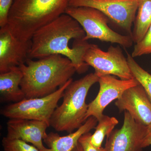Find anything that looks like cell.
Segmentation results:
<instances>
[{
	"instance_id": "obj_7",
	"label": "cell",
	"mask_w": 151,
	"mask_h": 151,
	"mask_svg": "<svg viewBox=\"0 0 151 151\" xmlns=\"http://www.w3.org/2000/svg\"><path fill=\"white\" fill-rule=\"evenodd\" d=\"M84 62L94 68V73L99 78L106 75H114L122 80L134 78L125 57L119 47L110 46L104 51L97 45L92 44L84 56Z\"/></svg>"
},
{
	"instance_id": "obj_16",
	"label": "cell",
	"mask_w": 151,
	"mask_h": 151,
	"mask_svg": "<svg viewBox=\"0 0 151 151\" xmlns=\"http://www.w3.org/2000/svg\"><path fill=\"white\" fill-rule=\"evenodd\" d=\"M134 23L131 37L133 42L137 43L144 37L151 25V0H138Z\"/></svg>"
},
{
	"instance_id": "obj_21",
	"label": "cell",
	"mask_w": 151,
	"mask_h": 151,
	"mask_svg": "<svg viewBox=\"0 0 151 151\" xmlns=\"http://www.w3.org/2000/svg\"><path fill=\"white\" fill-rule=\"evenodd\" d=\"M13 0H0V27L7 24L9 13Z\"/></svg>"
},
{
	"instance_id": "obj_5",
	"label": "cell",
	"mask_w": 151,
	"mask_h": 151,
	"mask_svg": "<svg viewBox=\"0 0 151 151\" xmlns=\"http://www.w3.org/2000/svg\"><path fill=\"white\" fill-rule=\"evenodd\" d=\"M65 14L78 22L86 35L83 40L96 39L102 41L119 44L125 47L132 46L131 36L123 35L114 31L108 25V17L100 11L87 7L68 6Z\"/></svg>"
},
{
	"instance_id": "obj_12",
	"label": "cell",
	"mask_w": 151,
	"mask_h": 151,
	"mask_svg": "<svg viewBox=\"0 0 151 151\" xmlns=\"http://www.w3.org/2000/svg\"><path fill=\"white\" fill-rule=\"evenodd\" d=\"M115 105L121 112H128L138 123L146 127L151 124V102L140 84L127 89Z\"/></svg>"
},
{
	"instance_id": "obj_13",
	"label": "cell",
	"mask_w": 151,
	"mask_h": 151,
	"mask_svg": "<svg viewBox=\"0 0 151 151\" xmlns=\"http://www.w3.org/2000/svg\"><path fill=\"white\" fill-rule=\"evenodd\" d=\"M50 126L49 124L43 121L9 119L7 122L6 137L30 143L40 151H43L47 148L44 146L43 141L47 136L46 130Z\"/></svg>"
},
{
	"instance_id": "obj_10",
	"label": "cell",
	"mask_w": 151,
	"mask_h": 151,
	"mask_svg": "<svg viewBox=\"0 0 151 151\" xmlns=\"http://www.w3.org/2000/svg\"><path fill=\"white\" fill-rule=\"evenodd\" d=\"M99 92L95 99L88 104L86 119L89 117L100 120L104 115L103 111L111 102L118 100L127 89L139 84L135 78L129 80L118 79L112 75L100 77Z\"/></svg>"
},
{
	"instance_id": "obj_4",
	"label": "cell",
	"mask_w": 151,
	"mask_h": 151,
	"mask_svg": "<svg viewBox=\"0 0 151 151\" xmlns=\"http://www.w3.org/2000/svg\"><path fill=\"white\" fill-rule=\"evenodd\" d=\"M99 79L95 73H90L69 84L64 91L62 104L57 107L50 119V126L53 129L71 133L84 124L88 108L86 96Z\"/></svg>"
},
{
	"instance_id": "obj_1",
	"label": "cell",
	"mask_w": 151,
	"mask_h": 151,
	"mask_svg": "<svg viewBox=\"0 0 151 151\" xmlns=\"http://www.w3.org/2000/svg\"><path fill=\"white\" fill-rule=\"evenodd\" d=\"M85 35L77 21L63 14L35 33L31 40L29 58L60 55L70 60L77 73H85L89 66L84 62V56L91 45L83 40Z\"/></svg>"
},
{
	"instance_id": "obj_6",
	"label": "cell",
	"mask_w": 151,
	"mask_h": 151,
	"mask_svg": "<svg viewBox=\"0 0 151 151\" xmlns=\"http://www.w3.org/2000/svg\"><path fill=\"white\" fill-rule=\"evenodd\" d=\"M73 81V78H70L55 92L45 97L25 98L18 103L7 105L1 110V114L9 119L37 120L50 125V119L58 102Z\"/></svg>"
},
{
	"instance_id": "obj_17",
	"label": "cell",
	"mask_w": 151,
	"mask_h": 151,
	"mask_svg": "<svg viewBox=\"0 0 151 151\" xmlns=\"http://www.w3.org/2000/svg\"><path fill=\"white\" fill-rule=\"evenodd\" d=\"M98 122L95 128V132L91 135V142L96 147H101L105 136L113 132L114 128L119 124V121L115 117L104 115Z\"/></svg>"
},
{
	"instance_id": "obj_8",
	"label": "cell",
	"mask_w": 151,
	"mask_h": 151,
	"mask_svg": "<svg viewBox=\"0 0 151 151\" xmlns=\"http://www.w3.org/2000/svg\"><path fill=\"white\" fill-rule=\"evenodd\" d=\"M138 5V0H69L68 4V6L87 7L100 11L131 36Z\"/></svg>"
},
{
	"instance_id": "obj_11",
	"label": "cell",
	"mask_w": 151,
	"mask_h": 151,
	"mask_svg": "<svg viewBox=\"0 0 151 151\" xmlns=\"http://www.w3.org/2000/svg\"><path fill=\"white\" fill-rule=\"evenodd\" d=\"M31 41L19 39L7 25L0 29V73L19 67L29 58Z\"/></svg>"
},
{
	"instance_id": "obj_24",
	"label": "cell",
	"mask_w": 151,
	"mask_h": 151,
	"mask_svg": "<svg viewBox=\"0 0 151 151\" xmlns=\"http://www.w3.org/2000/svg\"><path fill=\"white\" fill-rule=\"evenodd\" d=\"M72 151H83V150L81 145L79 143H78L77 145L76 146Z\"/></svg>"
},
{
	"instance_id": "obj_18",
	"label": "cell",
	"mask_w": 151,
	"mask_h": 151,
	"mask_svg": "<svg viewBox=\"0 0 151 151\" xmlns=\"http://www.w3.org/2000/svg\"><path fill=\"white\" fill-rule=\"evenodd\" d=\"M127 54V60L133 76L143 86L151 102V74L142 68L131 55Z\"/></svg>"
},
{
	"instance_id": "obj_3",
	"label": "cell",
	"mask_w": 151,
	"mask_h": 151,
	"mask_svg": "<svg viewBox=\"0 0 151 151\" xmlns=\"http://www.w3.org/2000/svg\"><path fill=\"white\" fill-rule=\"evenodd\" d=\"M69 0H14L7 25L16 37L31 40L35 33L63 14Z\"/></svg>"
},
{
	"instance_id": "obj_22",
	"label": "cell",
	"mask_w": 151,
	"mask_h": 151,
	"mask_svg": "<svg viewBox=\"0 0 151 151\" xmlns=\"http://www.w3.org/2000/svg\"><path fill=\"white\" fill-rule=\"evenodd\" d=\"M91 133L88 132L81 136L78 140L83 151H105L104 148L97 147L91 142Z\"/></svg>"
},
{
	"instance_id": "obj_15",
	"label": "cell",
	"mask_w": 151,
	"mask_h": 151,
	"mask_svg": "<svg viewBox=\"0 0 151 151\" xmlns=\"http://www.w3.org/2000/svg\"><path fill=\"white\" fill-rule=\"evenodd\" d=\"M23 73L20 67L0 73V95L2 102L18 103L25 98L20 84Z\"/></svg>"
},
{
	"instance_id": "obj_20",
	"label": "cell",
	"mask_w": 151,
	"mask_h": 151,
	"mask_svg": "<svg viewBox=\"0 0 151 151\" xmlns=\"http://www.w3.org/2000/svg\"><path fill=\"white\" fill-rule=\"evenodd\" d=\"M151 53V25L144 37L136 43L132 54L133 58Z\"/></svg>"
},
{
	"instance_id": "obj_2",
	"label": "cell",
	"mask_w": 151,
	"mask_h": 151,
	"mask_svg": "<svg viewBox=\"0 0 151 151\" xmlns=\"http://www.w3.org/2000/svg\"><path fill=\"white\" fill-rule=\"evenodd\" d=\"M19 67L23 73L21 88L27 99L51 94L76 72L70 60L60 55H52L37 60L29 58Z\"/></svg>"
},
{
	"instance_id": "obj_23",
	"label": "cell",
	"mask_w": 151,
	"mask_h": 151,
	"mask_svg": "<svg viewBox=\"0 0 151 151\" xmlns=\"http://www.w3.org/2000/svg\"><path fill=\"white\" fill-rule=\"evenodd\" d=\"M151 145V124L147 127V133L143 141V148Z\"/></svg>"
},
{
	"instance_id": "obj_9",
	"label": "cell",
	"mask_w": 151,
	"mask_h": 151,
	"mask_svg": "<svg viewBox=\"0 0 151 151\" xmlns=\"http://www.w3.org/2000/svg\"><path fill=\"white\" fill-rule=\"evenodd\" d=\"M147 127L135 121L124 111V124L107 136L105 151H142Z\"/></svg>"
},
{
	"instance_id": "obj_14",
	"label": "cell",
	"mask_w": 151,
	"mask_h": 151,
	"mask_svg": "<svg viewBox=\"0 0 151 151\" xmlns=\"http://www.w3.org/2000/svg\"><path fill=\"white\" fill-rule=\"evenodd\" d=\"M97 122V119L92 116L89 117L76 131L66 136L61 137L54 132L47 134L43 142L49 148H47L43 151H72L78 144L81 136L95 128Z\"/></svg>"
},
{
	"instance_id": "obj_19",
	"label": "cell",
	"mask_w": 151,
	"mask_h": 151,
	"mask_svg": "<svg viewBox=\"0 0 151 151\" xmlns=\"http://www.w3.org/2000/svg\"><path fill=\"white\" fill-rule=\"evenodd\" d=\"M4 151H40L33 145L16 139H10L4 137L2 140Z\"/></svg>"
}]
</instances>
